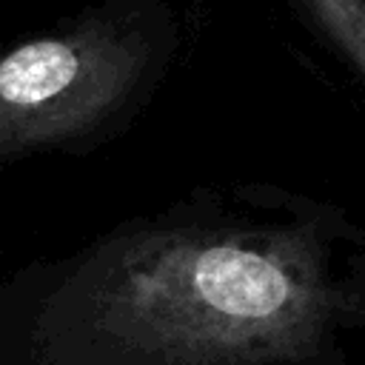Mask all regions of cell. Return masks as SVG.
<instances>
[{
	"label": "cell",
	"mask_w": 365,
	"mask_h": 365,
	"mask_svg": "<svg viewBox=\"0 0 365 365\" xmlns=\"http://www.w3.org/2000/svg\"><path fill=\"white\" fill-rule=\"evenodd\" d=\"M365 225L277 182L197 185L0 279V365H354Z\"/></svg>",
	"instance_id": "obj_1"
},
{
	"label": "cell",
	"mask_w": 365,
	"mask_h": 365,
	"mask_svg": "<svg viewBox=\"0 0 365 365\" xmlns=\"http://www.w3.org/2000/svg\"><path fill=\"white\" fill-rule=\"evenodd\" d=\"M180 51L171 0H91L51 29L0 43V171L117 140L154 103Z\"/></svg>",
	"instance_id": "obj_2"
},
{
	"label": "cell",
	"mask_w": 365,
	"mask_h": 365,
	"mask_svg": "<svg viewBox=\"0 0 365 365\" xmlns=\"http://www.w3.org/2000/svg\"><path fill=\"white\" fill-rule=\"evenodd\" d=\"M305 26L365 83V0H288Z\"/></svg>",
	"instance_id": "obj_3"
}]
</instances>
